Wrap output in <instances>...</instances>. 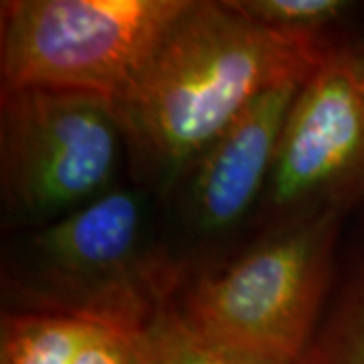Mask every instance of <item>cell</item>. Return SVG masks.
<instances>
[{
  "label": "cell",
  "mask_w": 364,
  "mask_h": 364,
  "mask_svg": "<svg viewBox=\"0 0 364 364\" xmlns=\"http://www.w3.org/2000/svg\"><path fill=\"white\" fill-rule=\"evenodd\" d=\"M193 0H9L2 90L49 87L119 102Z\"/></svg>",
  "instance_id": "obj_5"
},
{
  "label": "cell",
  "mask_w": 364,
  "mask_h": 364,
  "mask_svg": "<svg viewBox=\"0 0 364 364\" xmlns=\"http://www.w3.org/2000/svg\"><path fill=\"white\" fill-rule=\"evenodd\" d=\"M296 364H364V229Z\"/></svg>",
  "instance_id": "obj_8"
},
{
  "label": "cell",
  "mask_w": 364,
  "mask_h": 364,
  "mask_svg": "<svg viewBox=\"0 0 364 364\" xmlns=\"http://www.w3.org/2000/svg\"><path fill=\"white\" fill-rule=\"evenodd\" d=\"M23 235L4 265L9 312L146 326L186 277L168 251L154 247L148 198L138 188L116 186Z\"/></svg>",
  "instance_id": "obj_2"
},
{
  "label": "cell",
  "mask_w": 364,
  "mask_h": 364,
  "mask_svg": "<svg viewBox=\"0 0 364 364\" xmlns=\"http://www.w3.org/2000/svg\"><path fill=\"white\" fill-rule=\"evenodd\" d=\"M142 364H275L210 338L184 320L170 299L142 330Z\"/></svg>",
  "instance_id": "obj_10"
},
{
  "label": "cell",
  "mask_w": 364,
  "mask_h": 364,
  "mask_svg": "<svg viewBox=\"0 0 364 364\" xmlns=\"http://www.w3.org/2000/svg\"><path fill=\"white\" fill-rule=\"evenodd\" d=\"M360 45L340 43L301 85L287 114L265 195V233L330 208L364 205V83Z\"/></svg>",
  "instance_id": "obj_6"
},
{
  "label": "cell",
  "mask_w": 364,
  "mask_h": 364,
  "mask_svg": "<svg viewBox=\"0 0 364 364\" xmlns=\"http://www.w3.org/2000/svg\"><path fill=\"white\" fill-rule=\"evenodd\" d=\"M144 326L104 322L75 364H142Z\"/></svg>",
  "instance_id": "obj_12"
},
{
  "label": "cell",
  "mask_w": 364,
  "mask_h": 364,
  "mask_svg": "<svg viewBox=\"0 0 364 364\" xmlns=\"http://www.w3.org/2000/svg\"><path fill=\"white\" fill-rule=\"evenodd\" d=\"M4 221L39 229L119 186L130 152L116 100L49 87L0 91Z\"/></svg>",
  "instance_id": "obj_4"
},
{
  "label": "cell",
  "mask_w": 364,
  "mask_h": 364,
  "mask_svg": "<svg viewBox=\"0 0 364 364\" xmlns=\"http://www.w3.org/2000/svg\"><path fill=\"white\" fill-rule=\"evenodd\" d=\"M102 324L87 316L4 312L0 364H75Z\"/></svg>",
  "instance_id": "obj_9"
},
{
  "label": "cell",
  "mask_w": 364,
  "mask_h": 364,
  "mask_svg": "<svg viewBox=\"0 0 364 364\" xmlns=\"http://www.w3.org/2000/svg\"><path fill=\"white\" fill-rule=\"evenodd\" d=\"M340 43L269 31L229 0H193L117 102L130 154L168 193L259 95L306 81Z\"/></svg>",
  "instance_id": "obj_1"
},
{
  "label": "cell",
  "mask_w": 364,
  "mask_h": 364,
  "mask_svg": "<svg viewBox=\"0 0 364 364\" xmlns=\"http://www.w3.org/2000/svg\"><path fill=\"white\" fill-rule=\"evenodd\" d=\"M358 61H360V75H363V83H364V45H360V53H358Z\"/></svg>",
  "instance_id": "obj_13"
},
{
  "label": "cell",
  "mask_w": 364,
  "mask_h": 364,
  "mask_svg": "<svg viewBox=\"0 0 364 364\" xmlns=\"http://www.w3.org/2000/svg\"><path fill=\"white\" fill-rule=\"evenodd\" d=\"M348 213L330 208L265 233L231 261L184 277L172 304L210 338L296 364L324 314Z\"/></svg>",
  "instance_id": "obj_3"
},
{
  "label": "cell",
  "mask_w": 364,
  "mask_h": 364,
  "mask_svg": "<svg viewBox=\"0 0 364 364\" xmlns=\"http://www.w3.org/2000/svg\"><path fill=\"white\" fill-rule=\"evenodd\" d=\"M249 21L296 39L340 43L334 28L350 13L344 0H229Z\"/></svg>",
  "instance_id": "obj_11"
},
{
  "label": "cell",
  "mask_w": 364,
  "mask_h": 364,
  "mask_svg": "<svg viewBox=\"0 0 364 364\" xmlns=\"http://www.w3.org/2000/svg\"><path fill=\"white\" fill-rule=\"evenodd\" d=\"M306 81H286L259 95L176 184H184V215L198 237L233 233L257 213L287 114Z\"/></svg>",
  "instance_id": "obj_7"
}]
</instances>
